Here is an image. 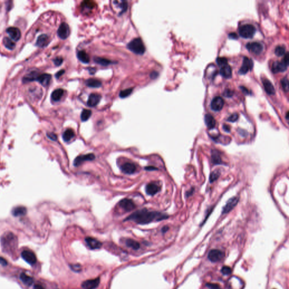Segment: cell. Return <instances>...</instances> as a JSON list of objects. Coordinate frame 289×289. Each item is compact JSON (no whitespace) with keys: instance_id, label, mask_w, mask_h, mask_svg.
I'll return each mask as SVG.
<instances>
[{"instance_id":"44dd1931","label":"cell","mask_w":289,"mask_h":289,"mask_svg":"<svg viewBox=\"0 0 289 289\" xmlns=\"http://www.w3.org/2000/svg\"><path fill=\"white\" fill-rule=\"evenodd\" d=\"M50 43L49 36L45 34H43L39 36L36 41V45L40 48H44L47 46Z\"/></svg>"},{"instance_id":"c3c4849f","label":"cell","mask_w":289,"mask_h":289,"mask_svg":"<svg viewBox=\"0 0 289 289\" xmlns=\"http://www.w3.org/2000/svg\"><path fill=\"white\" fill-rule=\"evenodd\" d=\"M206 286L210 289H221L219 285L215 284V283H206Z\"/></svg>"},{"instance_id":"db71d44e","label":"cell","mask_w":289,"mask_h":289,"mask_svg":"<svg viewBox=\"0 0 289 289\" xmlns=\"http://www.w3.org/2000/svg\"><path fill=\"white\" fill-rule=\"evenodd\" d=\"M65 71L64 69H62V70L58 71V72H57L56 74V78H57V79H58L61 76L65 73Z\"/></svg>"},{"instance_id":"d4e9b609","label":"cell","mask_w":289,"mask_h":289,"mask_svg":"<svg viewBox=\"0 0 289 289\" xmlns=\"http://www.w3.org/2000/svg\"><path fill=\"white\" fill-rule=\"evenodd\" d=\"M220 74L225 78H229L232 76V68L229 65H225L221 67L220 69Z\"/></svg>"},{"instance_id":"11a10c76","label":"cell","mask_w":289,"mask_h":289,"mask_svg":"<svg viewBox=\"0 0 289 289\" xmlns=\"http://www.w3.org/2000/svg\"><path fill=\"white\" fill-rule=\"evenodd\" d=\"M0 264L3 266H6L7 264L6 260L4 258H3L2 257H0Z\"/></svg>"},{"instance_id":"7c38bea8","label":"cell","mask_w":289,"mask_h":289,"mask_svg":"<svg viewBox=\"0 0 289 289\" xmlns=\"http://www.w3.org/2000/svg\"><path fill=\"white\" fill-rule=\"evenodd\" d=\"M224 105L223 99L220 96H217L213 98L211 102V107L215 111H220Z\"/></svg>"},{"instance_id":"60d3db41","label":"cell","mask_w":289,"mask_h":289,"mask_svg":"<svg viewBox=\"0 0 289 289\" xmlns=\"http://www.w3.org/2000/svg\"><path fill=\"white\" fill-rule=\"evenodd\" d=\"M133 92V89L132 88H129V89H125L122 90L119 93V96L122 98H124L127 97L128 96L131 95L132 93Z\"/></svg>"},{"instance_id":"bcb514c9","label":"cell","mask_w":289,"mask_h":289,"mask_svg":"<svg viewBox=\"0 0 289 289\" xmlns=\"http://www.w3.org/2000/svg\"><path fill=\"white\" fill-rule=\"evenodd\" d=\"M120 7H121V10H122V13H124V12H125L127 10V8H128V4L127 3V2L125 1H120Z\"/></svg>"},{"instance_id":"f907efd6","label":"cell","mask_w":289,"mask_h":289,"mask_svg":"<svg viewBox=\"0 0 289 289\" xmlns=\"http://www.w3.org/2000/svg\"><path fill=\"white\" fill-rule=\"evenodd\" d=\"M47 136L48 137V138L53 141H56L57 140V136L53 133H48L47 134Z\"/></svg>"},{"instance_id":"f546056e","label":"cell","mask_w":289,"mask_h":289,"mask_svg":"<svg viewBox=\"0 0 289 289\" xmlns=\"http://www.w3.org/2000/svg\"><path fill=\"white\" fill-rule=\"evenodd\" d=\"M64 94V90L62 89H57L53 91L51 98L52 100L55 102H58L60 101V99L62 97Z\"/></svg>"},{"instance_id":"ac0fdd59","label":"cell","mask_w":289,"mask_h":289,"mask_svg":"<svg viewBox=\"0 0 289 289\" xmlns=\"http://www.w3.org/2000/svg\"><path fill=\"white\" fill-rule=\"evenodd\" d=\"M86 243L89 249L92 250L98 249L102 246V244L98 240H96L92 237H86Z\"/></svg>"},{"instance_id":"9a60e30c","label":"cell","mask_w":289,"mask_h":289,"mask_svg":"<svg viewBox=\"0 0 289 289\" xmlns=\"http://www.w3.org/2000/svg\"><path fill=\"white\" fill-rule=\"evenodd\" d=\"M100 283V279L97 278L95 279H89L83 282L82 286L84 289H95L98 286Z\"/></svg>"},{"instance_id":"836d02e7","label":"cell","mask_w":289,"mask_h":289,"mask_svg":"<svg viewBox=\"0 0 289 289\" xmlns=\"http://www.w3.org/2000/svg\"><path fill=\"white\" fill-rule=\"evenodd\" d=\"M126 245L129 247H131L132 249L134 250H138V249L140 247V243L138 242H137L135 240H132V239H128L126 240L125 241Z\"/></svg>"},{"instance_id":"603a6c76","label":"cell","mask_w":289,"mask_h":289,"mask_svg":"<svg viewBox=\"0 0 289 289\" xmlns=\"http://www.w3.org/2000/svg\"><path fill=\"white\" fill-rule=\"evenodd\" d=\"M263 85L264 86V89L266 90V93L270 94H274L275 93V89L272 84V83L270 82L268 79H264L263 80Z\"/></svg>"},{"instance_id":"91938a15","label":"cell","mask_w":289,"mask_h":289,"mask_svg":"<svg viewBox=\"0 0 289 289\" xmlns=\"http://www.w3.org/2000/svg\"><path fill=\"white\" fill-rule=\"evenodd\" d=\"M240 88H241V89L242 90V91H243L244 93H247V94H249V92L248 89H246V88L245 86H241Z\"/></svg>"},{"instance_id":"9f6ffc18","label":"cell","mask_w":289,"mask_h":289,"mask_svg":"<svg viewBox=\"0 0 289 289\" xmlns=\"http://www.w3.org/2000/svg\"><path fill=\"white\" fill-rule=\"evenodd\" d=\"M145 170L146 171H155V170H158V168H157L154 167L153 166H149V167H146L144 168Z\"/></svg>"},{"instance_id":"4fadbf2b","label":"cell","mask_w":289,"mask_h":289,"mask_svg":"<svg viewBox=\"0 0 289 289\" xmlns=\"http://www.w3.org/2000/svg\"><path fill=\"white\" fill-rule=\"evenodd\" d=\"M288 65L289 64L285 62L283 59L281 61H276L273 64L272 69L273 72L274 73L283 72L287 69Z\"/></svg>"},{"instance_id":"d590c367","label":"cell","mask_w":289,"mask_h":289,"mask_svg":"<svg viewBox=\"0 0 289 289\" xmlns=\"http://www.w3.org/2000/svg\"><path fill=\"white\" fill-rule=\"evenodd\" d=\"M3 45L8 49L13 50L15 47V44L7 37L3 39Z\"/></svg>"},{"instance_id":"52a82bcc","label":"cell","mask_w":289,"mask_h":289,"mask_svg":"<svg viewBox=\"0 0 289 289\" xmlns=\"http://www.w3.org/2000/svg\"><path fill=\"white\" fill-rule=\"evenodd\" d=\"M224 257V253L223 252L219 250H216V249L211 250L208 255V259L210 260L211 262H214V263L219 262Z\"/></svg>"},{"instance_id":"3957f363","label":"cell","mask_w":289,"mask_h":289,"mask_svg":"<svg viewBox=\"0 0 289 289\" xmlns=\"http://www.w3.org/2000/svg\"><path fill=\"white\" fill-rule=\"evenodd\" d=\"M128 49L136 54L142 55L146 51V48L142 40L140 38L132 40L127 45Z\"/></svg>"},{"instance_id":"94428289","label":"cell","mask_w":289,"mask_h":289,"mask_svg":"<svg viewBox=\"0 0 289 289\" xmlns=\"http://www.w3.org/2000/svg\"><path fill=\"white\" fill-rule=\"evenodd\" d=\"M88 71L90 74H94L96 71V69L94 68H89L88 69Z\"/></svg>"},{"instance_id":"03108f58","label":"cell","mask_w":289,"mask_h":289,"mask_svg":"<svg viewBox=\"0 0 289 289\" xmlns=\"http://www.w3.org/2000/svg\"><path fill=\"white\" fill-rule=\"evenodd\" d=\"M286 118L287 120H288V119H289V112H287L286 113Z\"/></svg>"},{"instance_id":"30bf717a","label":"cell","mask_w":289,"mask_h":289,"mask_svg":"<svg viewBox=\"0 0 289 289\" xmlns=\"http://www.w3.org/2000/svg\"><path fill=\"white\" fill-rule=\"evenodd\" d=\"M57 34L61 39H66L70 34L69 26L66 23H62L58 30Z\"/></svg>"},{"instance_id":"ee69618b","label":"cell","mask_w":289,"mask_h":289,"mask_svg":"<svg viewBox=\"0 0 289 289\" xmlns=\"http://www.w3.org/2000/svg\"><path fill=\"white\" fill-rule=\"evenodd\" d=\"M221 272L224 275H229L232 273V269L229 266H224L222 268Z\"/></svg>"},{"instance_id":"cb8c5ba5","label":"cell","mask_w":289,"mask_h":289,"mask_svg":"<svg viewBox=\"0 0 289 289\" xmlns=\"http://www.w3.org/2000/svg\"><path fill=\"white\" fill-rule=\"evenodd\" d=\"M204 121L207 127V128L209 129H212L215 127L216 125V120L214 118L212 115H211L210 114H207L205 115L204 117Z\"/></svg>"},{"instance_id":"6f0895ef","label":"cell","mask_w":289,"mask_h":289,"mask_svg":"<svg viewBox=\"0 0 289 289\" xmlns=\"http://www.w3.org/2000/svg\"><path fill=\"white\" fill-rule=\"evenodd\" d=\"M158 75L159 74H158V72L154 71V72H151L150 76V77H151V79H156L158 77Z\"/></svg>"},{"instance_id":"2e32d148","label":"cell","mask_w":289,"mask_h":289,"mask_svg":"<svg viewBox=\"0 0 289 289\" xmlns=\"http://www.w3.org/2000/svg\"><path fill=\"white\" fill-rule=\"evenodd\" d=\"M120 169L125 174H134L136 171V166L133 163L126 162L120 166Z\"/></svg>"},{"instance_id":"5bb4252c","label":"cell","mask_w":289,"mask_h":289,"mask_svg":"<svg viewBox=\"0 0 289 289\" xmlns=\"http://www.w3.org/2000/svg\"><path fill=\"white\" fill-rule=\"evenodd\" d=\"M238 200H239V198L238 197H234L230 198V199L227 202L225 206L223 207L222 214H227L230 211L232 210L234 207H235L237 204L238 203Z\"/></svg>"},{"instance_id":"8992f818","label":"cell","mask_w":289,"mask_h":289,"mask_svg":"<svg viewBox=\"0 0 289 289\" xmlns=\"http://www.w3.org/2000/svg\"><path fill=\"white\" fill-rule=\"evenodd\" d=\"M95 158V155L92 153L79 155L73 161V165L75 167H78L82 164L83 162L86 161H92L94 160Z\"/></svg>"},{"instance_id":"ffe728a7","label":"cell","mask_w":289,"mask_h":289,"mask_svg":"<svg viewBox=\"0 0 289 289\" xmlns=\"http://www.w3.org/2000/svg\"><path fill=\"white\" fill-rule=\"evenodd\" d=\"M6 32L9 35L10 37L15 41H18L20 39L21 32L19 29L18 28L11 27L7 29Z\"/></svg>"},{"instance_id":"5b68a950","label":"cell","mask_w":289,"mask_h":289,"mask_svg":"<svg viewBox=\"0 0 289 289\" xmlns=\"http://www.w3.org/2000/svg\"><path fill=\"white\" fill-rule=\"evenodd\" d=\"M253 60L247 57H245L243 58L242 65L241 66V69H239L238 72L241 75L246 74L247 72H249L253 69Z\"/></svg>"},{"instance_id":"7402d4cb","label":"cell","mask_w":289,"mask_h":289,"mask_svg":"<svg viewBox=\"0 0 289 289\" xmlns=\"http://www.w3.org/2000/svg\"><path fill=\"white\" fill-rule=\"evenodd\" d=\"M51 79L52 76L49 74L43 73L39 75L36 80H37L42 86H46L49 84Z\"/></svg>"},{"instance_id":"816d5d0a","label":"cell","mask_w":289,"mask_h":289,"mask_svg":"<svg viewBox=\"0 0 289 289\" xmlns=\"http://www.w3.org/2000/svg\"><path fill=\"white\" fill-rule=\"evenodd\" d=\"M233 92L232 90H231L230 89H227L225 90V92L224 93V95L225 96V97H230L232 95H233Z\"/></svg>"},{"instance_id":"6125c7cd","label":"cell","mask_w":289,"mask_h":289,"mask_svg":"<svg viewBox=\"0 0 289 289\" xmlns=\"http://www.w3.org/2000/svg\"><path fill=\"white\" fill-rule=\"evenodd\" d=\"M33 289H45L44 287H43V286L40 285H36L35 286H34L33 287Z\"/></svg>"},{"instance_id":"b9f144b4","label":"cell","mask_w":289,"mask_h":289,"mask_svg":"<svg viewBox=\"0 0 289 289\" xmlns=\"http://www.w3.org/2000/svg\"><path fill=\"white\" fill-rule=\"evenodd\" d=\"M281 84H282L283 89H284V90L287 92L288 90H289V82H288V79L286 77L283 78L281 80Z\"/></svg>"},{"instance_id":"83f0119b","label":"cell","mask_w":289,"mask_h":289,"mask_svg":"<svg viewBox=\"0 0 289 289\" xmlns=\"http://www.w3.org/2000/svg\"><path fill=\"white\" fill-rule=\"evenodd\" d=\"M77 57L78 59L83 63H86V64L89 63L90 58H89L88 54L86 53V51L84 50L79 51L77 54Z\"/></svg>"},{"instance_id":"f1b7e54d","label":"cell","mask_w":289,"mask_h":289,"mask_svg":"<svg viewBox=\"0 0 289 289\" xmlns=\"http://www.w3.org/2000/svg\"><path fill=\"white\" fill-rule=\"evenodd\" d=\"M75 136V132L72 129H67L63 133L62 138L64 141L69 142Z\"/></svg>"},{"instance_id":"d6986e66","label":"cell","mask_w":289,"mask_h":289,"mask_svg":"<svg viewBox=\"0 0 289 289\" xmlns=\"http://www.w3.org/2000/svg\"><path fill=\"white\" fill-rule=\"evenodd\" d=\"M101 99V96L98 94L92 93L89 95L87 101V105L90 107H95L98 104Z\"/></svg>"},{"instance_id":"4dcf8cb0","label":"cell","mask_w":289,"mask_h":289,"mask_svg":"<svg viewBox=\"0 0 289 289\" xmlns=\"http://www.w3.org/2000/svg\"><path fill=\"white\" fill-rule=\"evenodd\" d=\"M26 208L22 206L15 207L12 211V214L14 216H21L26 215Z\"/></svg>"},{"instance_id":"484cf974","label":"cell","mask_w":289,"mask_h":289,"mask_svg":"<svg viewBox=\"0 0 289 289\" xmlns=\"http://www.w3.org/2000/svg\"><path fill=\"white\" fill-rule=\"evenodd\" d=\"M86 84L87 86L93 88H100L102 86L101 82L95 79H89L86 80Z\"/></svg>"},{"instance_id":"8d00e7d4","label":"cell","mask_w":289,"mask_h":289,"mask_svg":"<svg viewBox=\"0 0 289 289\" xmlns=\"http://www.w3.org/2000/svg\"><path fill=\"white\" fill-rule=\"evenodd\" d=\"M92 115V111L90 110L84 109L82 110L81 114V120L82 122L87 121Z\"/></svg>"},{"instance_id":"ba28073f","label":"cell","mask_w":289,"mask_h":289,"mask_svg":"<svg viewBox=\"0 0 289 289\" xmlns=\"http://www.w3.org/2000/svg\"><path fill=\"white\" fill-rule=\"evenodd\" d=\"M119 206L122 208L126 212L133 210L136 207L134 202L131 199H128V198H125L120 200L119 203Z\"/></svg>"},{"instance_id":"7a4b0ae2","label":"cell","mask_w":289,"mask_h":289,"mask_svg":"<svg viewBox=\"0 0 289 289\" xmlns=\"http://www.w3.org/2000/svg\"><path fill=\"white\" fill-rule=\"evenodd\" d=\"M18 243L17 237L9 232L5 234L1 238V244L4 251L11 253L16 249Z\"/></svg>"},{"instance_id":"8fae6325","label":"cell","mask_w":289,"mask_h":289,"mask_svg":"<svg viewBox=\"0 0 289 289\" xmlns=\"http://www.w3.org/2000/svg\"><path fill=\"white\" fill-rule=\"evenodd\" d=\"M246 48L250 52L255 53L256 54H259L262 53L263 50V45L257 41L248 43L246 44Z\"/></svg>"},{"instance_id":"e7e4bbea","label":"cell","mask_w":289,"mask_h":289,"mask_svg":"<svg viewBox=\"0 0 289 289\" xmlns=\"http://www.w3.org/2000/svg\"><path fill=\"white\" fill-rule=\"evenodd\" d=\"M193 191H194V189H192L191 191H187V193H186V196H187V197H189V195H191V193H193Z\"/></svg>"},{"instance_id":"f35d334b","label":"cell","mask_w":289,"mask_h":289,"mask_svg":"<svg viewBox=\"0 0 289 289\" xmlns=\"http://www.w3.org/2000/svg\"><path fill=\"white\" fill-rule=\"evenodd\" d=\"M286 48L283 45H279L275 48L274 53L277 56H282L285 54Z\"/></svg>"},{"instance_id":"ab89813d","label":"cell","mask_w":289,"mask_h":289,"mask_svg":"<svg viewBox=\"0 0 289 289\" xmlns=\"http://www.w3.org/2000/svg\"><path fill=\"white\" fill-rule=\"evenodd\" d=\"M220 175V170H217L215 171H213L210 174V181L211 183H212L214 181L217 180L218 178H219Z\"/></svg>"},{"instance_id":"9c48e42d","label":"cell","mask_w":289,"mask_h":289,"mask_svg":"<svg viewBox=\"0 0 289 289\" xmlns=\"http://www.w3.org/2000/svg\"><path fill=\"white\" fill-rule=\"evenodd\" d=\"M21 256L27 263L33 265L36 263L37 259H36V255L33 252L30 250H24L21 253Z\"/></svg>"},{"instance_id":"e0dca14e","label":"cell","mask_w":289,"mask_h":289,"mask_svg":"<svg viewBox=\"0 0 289 289\" xmlns=\"http://www.w3.org/2000/svg\"><path fill=\"white\" fill-rule=\"evenodd\" d=\"M146 193L149 195H154L161 191V187L154 182H150L146 186Z\"/></svg>"},{"instance_id":"be15d7a7","label":"cell","mask_w":289,"mask_h":289,"mask_svg":"<svg viewBox=\"0 0 289 289\" xmlns=\"http://www.w3.org/2000/svg\"><path fill=\"white\" fill-rule=\"evenodd\" d=\"M168 229H169V227H167V226H165V227H163V228H162L161 232H162L163 233H165Z\"/></svg>"},{"instance_id":"e575fe53","label":"cell","mask_w":289,"mask_h":289,"mask_svg":"<svg viewBox=\"0 0 289 289\" xmlns=\"http://www.w3.org/2000/svg\"><path fill=\"white\" fill-rule=\"evenodd\" d=\"M39 75L37 72H31L29 74L27 75L26 76H24V77L23 79V82H32L33 80H36Z\"/></svg>"},{"instance_id":"681fc988","label":"cell","mask_w":289,"mask_h":289,"mask_svg":"<svg viewBox=\"0 0 289 289\" xmlns=\"http://www.w3.org/2000/svg\"><path fill=\"white\" fill-rule=\"evenodd\" d=\"M63 59L62 57H57L55 59H54V63L55 65L57 66H59L62 65Z\"/></svg>"},{"instance_id":"680465c9","label":"cell","mask_w":289,"mask_h":289,"mask_svg":"<svg viewBox=\"0 0 289 289\" xmlns=\"http://www.w3.org/2000/svg\"><path fill=\"white\" fill-rule=\"evenodd\" d=\"M223 129H224V130L225 131L228 132H230V127H229V125H224Z\"/></svg>"},{"instance_id":"1f68e13d","label":"cell","mask_w":289,"mask_h":289,"mask_svg":"<svg viewBox=\"0 0 289 289\" xmlns=\"http://www.w3.org/2000/svg\"><path fill=\"white\" fill-rule=\"evenodd\" d=\"M212 161L215 164H221L223 163L222 159L220 153L216 150H213L212 152Z\"/></svg>"},{"instance_id":"4316f807","label":"cell","mask_w":289,"mask_h":289,"mask_svg":"<svg viewBox=\"0 0 289 289\" xmlns=\"http://www.w3.org/2000/svg\"><path fill=\"white\" fill-rule=\"evenodd\" d=\"M20 279L22 283L27 286H31L33 283V279L31 277L27 275L25 273H22L20 275Z\"/></svg>"},{"instance_id":"277c9868","label":"cell","mask_w":289,"mask_h":289,"mask_svg":"<svg viewBox=\"0 0 289 289\" xmlns=\"http://www.w3.org/2000/svg\"><path fill=\"white\" fill-rule=\"evenodd\" d=\"M256 32L255 27L251 24H245L239 28L240 36L244 38H251Z\"/></svg>"},{"instance_id":"d6a6232c","label":"cell","mask_w":289,"mask_h":289,"mask_svg":"<svg viewBox=\"0 0 289 289\" xmlns=\"http://www.w3.org/2000/svg\"><path fill=\"white\" fill-rule=\"evenodd\" d=\"M94 61L96 63L99 64L100 65H102L103 66H107L112 64V61L108 59H106L103 58H100V57H95Z\"/></svg>"},{"instance_id":"74e56055","label":"cell","mask_w":289,"mask_h":289,"mask_svg":"<svg viewBox=\"0 0 289 289\" xmlns=\"http://www.w3.org/2000/svg\"><path fill=\"white\" fill-rule=\"evenodd\" d=\"M94 6H95L94 2L90 1H83L82 3V7L83 9H85V10H92Z\"/></svg>"},{"instance_id":"7bdbcfd3","label":"cell","mask_w":289,"mask_h":289,"mask_svg":"<svg viewBox=\"0 0 289 289\" xmlns=\"http://www.w3.org/2000/svg\"><path fill=\"white\" fill-rule=\"evenodd\" d=\"M216 62L219 66H223L228 64V60L225 57H218L216 59Z\"/></svg>"},{"instance_id":"7dc6e473","label":"cell","mask_w":289,"mask_h":289,"mask_svg":"<svg viewBox=\"0 0 289 289\" xmlns=\"http://www.w3.org/2000/svg\"><path fill=\"white\" fill-rule=\"evenodd\" d=\"M70 267L72 269V270H73L74 272H79L82 270V266L80 264H72L70 266Z\"/></svg>"},{"instance_id":"6da1fadb","label":"cell","mask_w":289,"mask_h":289,"mask_svg":"<svg viewBox=\"0 0 289 289\" xmlns=\"http://www.w3.org/2000/svg\"><path fill=\"white\" fill-rule=\"evenodd\" d=\"M168 218L166 214L157 211H151L146 208L137 211L127 217L124 221H133L136 223L145 225L156 221H159Z\"/></svg>"},{"instance_id":"f6af8a7d","label":"cell","mask_w":289,"mask_h":289,"mask_svg":"<svg viewBox=\"0 0 289 289\" xmlns=\"http://www.w3.org/2000/svg\"><path fill=\"white\" fill-rule=\"evenodd\" d=\"M238 114L237 113H234L233 114L229 116V118L227 119L228 121L230 122H234L237 121L238 119Z\"/></svg>"},{"instance_id":"f5cc1de1","label":"cell","mask_w":289,"mask_h":289,"mask_svg":"<svg viewBox=\"0 0 289 289\" xmlns=\"http://www.w3.org/2000/svg\"><path fill=\"white\" fill-rule=\"evenodd\" d=\"M229 37L231 38V39H237L238 36L237 35L236 33L235 32H230V33H229Z\"/></svg>"}]
</instances>
